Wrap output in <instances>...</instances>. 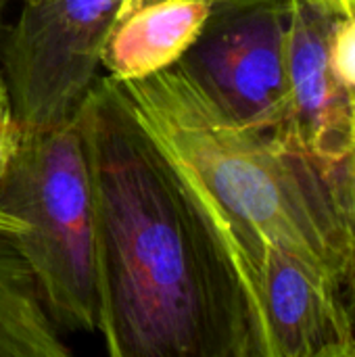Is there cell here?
<instances>
[{
    "instance_id": "cell-15",
    "label": "cell",
    "mask_w": 355,
    "mask_h": 357,
    "mask_svg": "<svg viewBox=\"0 0 355 357\" xmlns=\"http://www.w3.org/2000/svg\"><path fill=\"white\" fill-rule=\"evenodd\" d=\"M4 2H6V0H0V10H2V4H4Z\"/></svg>"
},
{
    "instance_id": "cell-2",
    "label": "cell",
    "mask_w": 355,
    "mask_h": 357,
    "mask_svg": "<svg viewBox=\"0 0 355 357\" xmlns=\"http://www.w3.org/2000/svg\"><path fill=\"white\" fill-rule=\"evenodd\" d=\"M117 86L209 226L253 230L345 289L355 247V159L324 161L287 134L228 123L178 67Z\"/></svg>"
},
{
    "instance_id": "cell-14",
    "label": "cell",
    "mask_w": 355,
    "mask_h": 357,
    "mask_svg": "<svg viewBox=\"0 0 355 357\" xmlns=\"http://www.w3.org/2000/svg\"><path fill=\"white\" fill-rule=\"evenodd\" d=\"M354 140H355V115H354ZM345 289L349 291V295H352V299H354V303H355V247H354V259H352V268H349V274H347Z\"/></svg>"
},
{
    "instance_id": "cell-1",
    "label": "cell",
    "mask_w": 355,
    "mask_h": 357,
    "mask_svg": "<svg viewBox=\"0 0 355 357\" xmlns=\"http://www.w3.org/2000/svg\"><path fill=\"white\" fill-rule=\"evenodd\" d=\"M77 117L94 190L107 354L253 357L239 278L117 82L98 75Z\"/></svg>"
},
{
    "instance_id": "cell-10",
    "label": "cell",
    "mask_w": 355,
    "mask_h": 357,
    "mask_svg": "<svg viewBox=\"0 0 355 357\" xmlns=\"http://www.w3.org/2000/svg\"><path fill=\"white\" fill-rule=\"evenodd\" d=\"M331 63L337 79L355 94V10L339 15L331 38Z\"/></svg>"
},
{
    "instance_id": "cell-7",
    "label": "cell",
    "mask_w": 355,
    "mask_h": 357,
    "mask_svg": "<svg viewBox=\"0 0 355 357\" xmlns=\"http://www.w3.org/2000/svg\"><path fill=\"white\" fill-rule=\"evenodd\" d=\"M337 13L310 0H291L287 77L289 123L282 134L333 163L355 159L352 94L331 63Z\"/></svg>"
},
{
    "instance_id": "cell-6",
    "label": "cell",
    "mask_w": 355,
    "mask_h": 357,
    "mask_svg": "<svg viewBox=\"0 0 355 357\" xmlns=\"http://www.w3.org/2000/svg\"><path fill=\"white\" fill-rule=\"evenodd\" d=\"M2 46L4 88L25 130L71 121L98 79L100 52L123 0H21Z\"/></svg>"
},
{
    "instance_id": "cell-13",
    "label": "cell",
    "mask_w": 355,
    "mask_h": 357,
    "mask_svg": "<svg viewBox=\"0 0 355 357\" xmlns=\"http://www.w3.org/2000/svg\"><path fill=\"white\" fill-rule=\"evenodd\" d=\"M0 228L2 230H8V232H17V234H23L25 232V226L19 220H15L13 215L4 213V211H0Z\"/></svg>"
},
{
    "instance_id": "cell-5",
    "label": "cell",
    "mask_w": 355,
    "mask_h": 357,
    "mask_svg": "<svg viewBox=\"0 0 355 357\" xmlns=\"http://www.w3.org/2000/svg\"><path fill=\"white\" fill-rule=\"evenodd\" d=\"M245 297L253 357L355 356L343 287L295 253L239 226H209Z\"/></svg>"
},
{
    "instance_id": "cell-8",
    "label": "cell",
    "mask_w": 355,
    "mask_h": 357,
    "mask_svg": "<svg viewBox=\"0 0 355 357\" xmlns=\"http://www.w3.org/2000/svg\"><path fill=\"white\" fill-rule=\"evenodd\" d=\"M213 0H123L107 31L100 67L113 82H138L178 65Z\"/></svg>"
},
{
    "instance_id": "cell-3",
    "label": "cell",
    "mask_w": 355,
    "mask_h": 357,
    "mask_svg": "<svg viewBox=\"0 0 355 357\" xmlns=\"http://www.w3.org/2000/svg\"><path fill=\"white\" fill-rule=\"evenodd\" d=\"M0 211L25 226L21 249L52 322L98 333L96 209L77 115L50 130H25L0 182Z\"/></svg>"
},
{
    "instance_id": "cell-4",
    "label": "cell",
    "mask_w": 355,
    "mask_h": 357,
    "mask_svg": "<svg viewBox=\"0 0 355 357\" xmlns=\"http://www.w3.org/2000/svg\"><path fill=\"white\" fill-rule=\"evenodd\" d=\"M291 0H213L178 69L228 123L285 132Z\"/></svg>"
},
{
    "instance_id": "cell-12",
    "label": "cell",
    "mask_w": 355,
    "mask_h": 357,
    "mask_svg": "<svg viewBox=\"0 0 355 357\" xmlns=\"http://www.w3.org/2000/svg\"><path fill=\"white\" fill-rule=\"evenodd\" d=\"M310 2L320 4L337 15H347V13L355 10V0H310Z\"/></svg>"
},
{
    "instance_id": "cell-11",
    "label": "cell",
    "mask_w": 355,
    "mask_h": 357,
    "mask_svg": "<svg viewBox=\"0 0 355 357\" xmlns=\"http://www.w3.org/2000/svg\"><path fill=\"white\" fill-rule=\"evenodd\" d=\"M23 134H25V130L19 123L17 115L13 113L6 88H2L0 90V182L8 174V169L19 153Z\"/></svg>"
},
{
    "instance_id": "cell-16",
    "label": "cell",
    "mask_w": 355,
    "mask_h": 357,
    "mask_svg": "<svg viewBox=\"0 0 355 357\" xmlns=\"http://www.w3.org/2000/svg\"><path fill=\"white\" fill-rule=\"evenodd\" d=\"M2 88H4V84H2V82H0V90H2Z\"/></svg>"
},
{
    "instance_id": "cell-9",
    "label": "cell",
    "mask_w": 355,
    "mask_h": 357,
    "mask_svg": "<svg viewBox=\"0 0 355 357\" xmlns=\"http://www.w3.org/2000/svg\"><path fill=\"white\" fill-rule=\"evenodd\" d=\"M42 324V303L19 234L0 228V357L25 356Z\"/></svg>"
}]
</instances>
